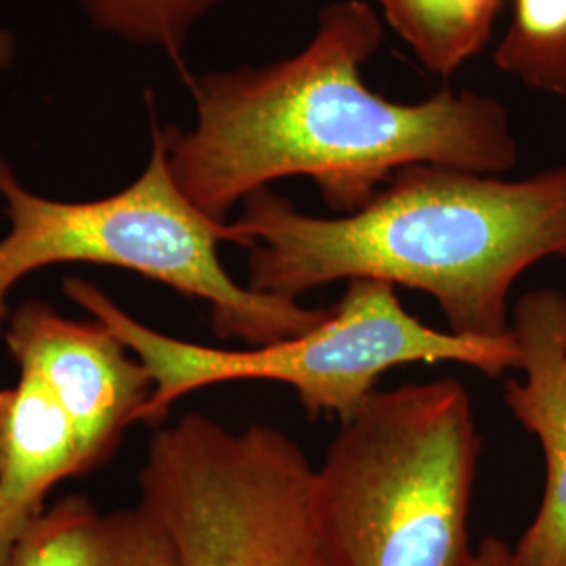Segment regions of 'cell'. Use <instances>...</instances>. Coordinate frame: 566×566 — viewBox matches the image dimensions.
I'll return each mask as SVG.
<instances>
[{"label":"cell","mask_w":566,"mask_h":566,"mask_svg":"<svg viewBox=\"0 0 566 566\" xmlns=\"http://www.w3.org/2000/svg\"><path fill=\"white\" fill-rule=\"evenodd\" d=\"M382 42L367 0H334L298 53L264 65L187 74L193 124H164L182 193L227 221L271 182L306 177L338 214L364 208L399 170L441 164L504 175L518 163L506 107L491 95L441 91L395 102L367 86Z\"/></svg>","instance_id":"6da1fadb"},{"label":"cell","mask_w":566,"mask_h":566,"mask_svg":"<svg viewBox=\"0 0 566 566\" xmlns=\"http://www.w3.org/2000/svg\"><path fill=\"white\" fill-rule=\"evenodd\" d=\"M231 223L256 292L298 301L329 283L378 280L432 296L458 336L506 338L514 283L566 259V164L521 181L416 164L338 217L303 212L266 187Z\"/></svg>","instance_id":"7a4b0ae2"},{"label":"cell","mask_w":566,"mask_h":566,"mask_svg":"<svg viewBox=\"0 0 566 566\" xmlns=\"http://www.w3.org/2000/svg\"><path fill=\"white\" fill-rule=\"evenodd\" d=\"M151 116V149L142 175L97 200H55L32 191L0 158V340L13 287L55 264L88 263L139 273L210 306L223 340L264 346L322 324L332 308L263 294L224 269L221 243L242 245L238 229L202 212L182 193L168 163L163 124Z\"/></svg>","instance_id":"3957f363"},{"label":"cell","mask_w":566,"mask_h":566,"mask_svg":"<svg viewBox=\"0 0 566 566\" xmlns=\"http://www.w3.org/2000/svg\"><path fill=\"white\" fill-rule=\"evenodd\" d=\"M483 437L455 378L374 390L315 468L343 566H470L468 518Z\"/></svg>","instance_id":"277c9868"},{"label":"cell","mask_w":566,"mask_h":566,"mask_svg":"<svg viewBox=\"0 0 566 566\" xmlns=\"http://www.w3.org/2000/svg\"><path fill=\"white\" fill-rule=\"evenodd\" d=\"M63 296L112 329L145 365L154 392L139 422L160 426L182 397L210 386L266 380L294 388L311 418L340 420L378 390L388 369L407 364H460L485 376L521 367L514 336L465 338L439 332L411 315L397 287L378 280H350L329 315L292 338L245 350L187 343L143 324L99 285L65 277Z\"/></svg>","instance_id":"5b68a950"},{"label":"cell","mask_w":566,"mask_h":566,"mask_svg":"<svg viewBox=\"0 0 566 566\" xmlns=\"http://www.w3.org/2000/svg\"><path fill=\"white\" fill-rule=\"evenodd\" d=\"M143 506L181 566H343L325 531L315 468L273 426L242 430L187 413L151 437Z\"/></svg>","instance_id":"8992f818"},{"label":"cell","mask_w":566,"mask_h":566,"mask_svg":"<svg viewBox=\"0 0 566 566\" xmlns=\"http://www.w3.org/2000/svg\"><path fill=\"white\" fill-rule=\"evenodd\" d=\"M2 343L70 416L86 474L105 464L154 392L145 365L97 319L78 322L32 298L11 308Z\"/></svg>","instance_id":"52a82bcc"},{"label":"cell","mask_w":566,"mask_h":566,"mask_svg":"<svg viewBox=\"0 0 566 566\" xmlns=\"http://www.w3.org/2000/svg\"><path fill=\"white\" fill-rule=\"evenodd\" d=\"M523 380L507 378L504 399L546 458V491L512 547L514 566H566V294L526 292L512 311Z\"/></svg>","instance_id":"ba28073f"},{"label":"cell","mask_w":566,"mask_h":566,"mask_svg":"<svg viewBox=\"0 0 566 566\" xmlns=\"http://www.w3.org/2000/svg\"><path fill=\"white\" fill-rule=\"evenodd\" d=\"M84 474L70 416L39 378L20 371L18 385L0 390V518L28 528L53 486Z\"/></svg>","instance_id":"9c48e42d"},{"label":"cell","mask_w":566,"mask_h":566,"mask_svg":"<svg viewBox=\"0 0 566 566\" xmlns=\"http://www.w3.org/2000/svg\"><path fill=\"white\" fill-rule=\"evenodd\" d=\"M11 566H181V558L168 528L143 504L103 512L70 495L21 533Z\"/></svg>","instance_id":"30bf717a"},{"label":"cell","mask_w":566,"mask_h":566,"mask_svg":"<svg viewBox=\"0 0 566 566\" xmlns=\"http://www.w3.org/2000/svg\"><path fill=\"white\" fill-rule=\"evenodd\" d=\"M386 23L430 74L451 78L491 39L502 0H376Z\"/></svg>","instance_id":"8fae6325"},{"label":"cell","mask_w":566,"mask_h":566,"mask_svg":"<svg viewBox=\"0 0 566 566\" xmlns=\"http://www.w3.org/2000/svg\"><path fill=\"white\" fill-rule=\"evenodd\" d=\"M97 30L135 46L160 51L179 67L198 23L223 0H74Z\"/></svg>","instance_id":"7c38bea8"},{"label":"cell","mask_w":566,"mask_h":566,"mask_svg":"<svg viewBox=\"0 0 566 566\" xmlns=\"http://www.w3.org/2000/svg\"><path fill=\"white\" fill-rule=\"evenodd\" d=\"M470 566H514L512 547L495 535L483 537L472 554Z\"/></svg>","instance_id":"4fadbf2b"},{"label":"cell","mask_w":566,"mask_h":566,"mask_svg":"<svg viewBox=\"0 0 566 566\" xmlns=\"http://www.w3.org/2000/svg\"><path fill=\"white\" fill-rule=\"evenodd\" d=\"M18 53H20L18 36L13 34V30L0 25V81L13 70Z\"/></svg>","instance_id":"5bb4252c"},{"label":"cell","mask_w":566,"mask_h":566,"mask_svg":"<svg viewBox=\"0 0 566 566\" xmlns=\"http://www.w3.org/2000/svg\"><path fill=\"white\" fill-rule=\"evenodd\" d=\"M23 531H25V528L9 525L7 521L0 518V566H11L13 549L18 546Z\"/></svg>","instance_id":"9a60e30c"}]
</instances>
